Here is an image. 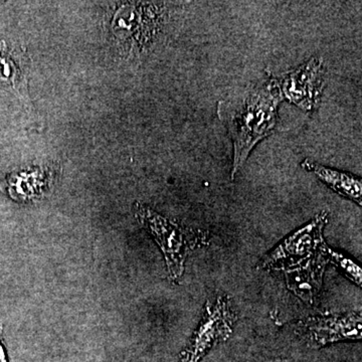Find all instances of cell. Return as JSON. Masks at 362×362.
<instances>
[{
  "label": "cell",
  "mask_w": 362,
  "mask_h": 362,
  "mask_svg": "<svg viewBox=\"0 0 362 362\" xmlns=\"http://www.w3.org/2000/svg\"><path fill=\"white\" fill-rule=\"evenodd\" d=\"M324 66L321 59L314 57L296 70L276 78L283 99L304 112H311L320 102L324 88Z\"/></svg>",
  "instance_id": "5"
},
{
  "label": "cell",
  "mask_w": 362,
  "mask_h": 362,
  "mask_svg": "<svg viewBox=\"0 0 362 362\" xmlns=\"http://www.w3.org/2000/svg\"><path fill=\"white\" fill-rule=\"evenodd\" d=\"M132 2L124 4L112 21V30L121 40L126 37L137 47H145L153 39L160 25L163 6Z\"/></svg>",
  "instance_id": "6"
},
{
  "label": "cell",
  "mask_w": 362,
  "mask_h": 362,
  "mask_svg": "<svg viewBox=\"0 0 362 362\" xmlns=\"http://www.w3.org/2000/svg\"><path fill=\"white\" fill-rule=\"evenodd\" d=\"M135 216L160 247L165 258L169 278L173 282L177 281L185 271L187 255L199 246V240L204 239L141 204H136Z\"/></svg>",
  "instance_id": "2"
},
{
  "label": "cell",
  "mask_w": 362,
  "mask_h": 362,
  "mask_svg": "<svg viewBox=\"0 0 362 362\" xmlns=\"http://www.w3.org/2000/svg\"><path fill=\"white\" fill-rule=\"evenodd\" d=\"M323 255L335 264L356 284L361 286L362 271L361 267L357 265L356 262L352 261L349 257L343 255L342 252L333 251L327 246L322 247Z\"/></svg>",
  "instance_id": "11"
},
{
  "label": "cell",
  "mask_w": 362,
  "mask_h": 362,
  "mask_svg": "<svg viewBox=\"0 0 362 362\" xmlns=\"http://www.w3.org/2000/svg\"><path fill=\"white\" fill-rule=\"evenodd\" d=\"M0 362H8L6 345H4V337H2L1 324H0Z\"/></svg>",
  "instance_id": "13"
},
{
  "label": "cell",
  "mask_w": 362,
  "mask_h": 362,
  "mask_svg": "<svg viewBox=\"0 0 362 362\" xmlns=\"http://www.w3.org/2000/svg\"><path fill=\"white\" fill-rule=\"evenodd\" d=\"M302 325L309 344L315 349L341 340L361 338V314L312 317Z\"/></svg>",
  "instance_id": "7"
},
{
  "label": "cell",
  "mask_w": 362,
  "mask_h": 362,
  "mask_svg": "<svg viewBox=\"0 0 362 362\" xmlns=\"http://www.w3.org/2000/svg\"><path fill=\"white\" fill-rule=\"evenodd\" d=\"M51 180L52 173L35 168L7 176L4 181V187L14 201L28 202L42 197Z\"/></svg>",
  "instance_id": "9"
},
{
  "label": "cell",
  "mask_w": 362,
  "mask_h": 362,
  "mask_svg": "<svg viewBox=\"0 0 362 362\" xmlns=\"http://www.w3.org/2000/svg\"><path fill=\"white\" fill-rule=\"evenodd\" d=\"M321 255L308 259L301 265L284 271L286 284L289 290L309 305L315 302L320 291L323 274V265L320 264Z\"/></svg>",
  "instance_id": "8"
},
{
  "label": "cell",
  "mask_w": 362,
  "mask_h": 362,
  "mask_svg": "<svg viewBox=\"0 0 362 362\" xmlns=\"http://www.w3.org/2000/svg\"><path fill=\"white\" fill-rule=\"evenodd\" d=\"M20 70L6 49H0V88L16 87L20 83Z\"/></svg>",
  "instance_id": "12"
},
{
  "label": "cell",
  "mask_w": 362,
  "mask_h": 362,
  "mask_svg": "<svg viewBox=\"0 0 362 362\" xmlns=\"http://www.w3.org/2000/svg\"><path fill=\"white\" fill-rule=\"evenodd\" d=\"M328 214L317 216L310 223L299 228L279 245L261 263L263 268L286 269L301 265L317 257L316 252L323 247V228L327 223Z\"/></svg>",
  "instance_id": "4"
},
{
  "label": "cell",
  "mask_w": 362,
  "mask_h": 362,
  "mask_svg": "<svg viewBox=\"0 0 362 362\" xmlns=\"http://www.w3.org/2000/svg\"><path fill=\"white\" fill-rule=\"evenodd\" d=\"M302 168L309 173H313L331 189L343 197L351 199L357 204H362V182L361 180L346 173L337 169L325 168L321 164L305 159L301 163Z\"/></svg>",
  "instance_id": "10"
},
{
  "label": "cell",
  "mask_w": 362,
  "mask_h": 362,
  "mask_svg": "<svg viewBox=\"0 0 362 362\" xmlns=\"http://www.w3.org/2000/svg\"><path fill=\"white\" fill-rule=\"evenodd\" d=\"M235 317L228 297L218 296L207 302L202 322L181 354L180 362L201 361L209 350L230 337Z\"/></svg>",
  "instance_id": "3"
},
{
  "label": "cell",
  "mask_w": 362,
  "mask_h": 362,
  "mask_svg": "<svg viewBox=\"0 0 362 362\" xmlns=\"http://www.w3.org/2000/svg\"><path fill=\"white\" fill-rule=\"evenodd\" d=\"M276 78L257 85L247 94L230 125L233 145L232 177H235L259 142L272 134L282 101Z\"/></svg>",
  "instance_id": "1"
}]
</instances>
